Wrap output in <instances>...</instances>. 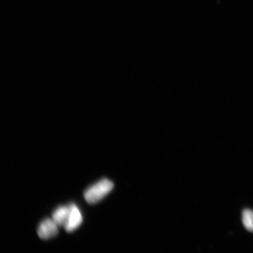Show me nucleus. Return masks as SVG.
I'll list each match as a JSON object with an SVG mask.
<instances>
[{
  "label": "nucleus",
  "instance_id": "3",
  "mask_svg": "<svg viewBox=\"0 0 253 253\" xmlns=\"http://www.w3.org/2000/svg\"><path fill=\"white\" fill-rule=\"evenodd\" d=\"M83 222L81 210L75 204L70 205V213L68 222L65 226V230L68 232H72L80 226Z\"/></svg>",
  "mask_w": 253,
  "mask_h": 253
},
{
  "label": "nucleus",
  "instance_id": "4",
  "mask_svg": "<svg viewBox=\"0 0 253 253\" xmlns=\"http://www.w3.org/2000/svg\"><path fill=\"white\" fill-rule=\"evenodd\" d=\"M70 213V205L59 206L53 213V219L59 227H65Z\"/></svg>",
  "mask_w": 253,
  "mask_h": 253
},
{
  "label": "nucleus",
  "instance_id": "1",
  "mask_svg": "<svg viewBox=\"0 0 253 253\" xmlns=\"http://www.w3.org/2000/svg\"><path fill=\"white\" fill-rule=\"evenodd\" d=\"M113 188V182L108 179H103L85 191L84 199L89 204L98 203L111 193Z\"/></svg>",
  "mask_w": 253,
  "mask_h": 253
},
{
  "label": "nucleus",
  "instance_id": "2",
  "mask_svg": "<svg viewBox=\"0 0 253 253\" xmlns=\"http://www.w3.org/2000/svg\"><path fill=\"white\" fill-rule=\"evenodd\" d=\"M58 227L53 219H45L39 225L37 230L38 236L42 240L53 238L58 233Z\"/></svg>",
  "mask_w": 253,
  "mask_h": 253
},
{
  "label": "nucleus",
  "instance_id": "5",
  "mask_svg": "<svg viewBox=\"0 0 253 253\" xmlns=\"http://www.w3.org/2000/svg\"><path fill=\"white\" fill-rule=\"evenodd\" d=\"M242 221L244 226L250 232H253V212L250 209H245L243 212Z\"/></svg>",
  "mask_w": 253,
  "mask_h": 253
}]
</instances>
